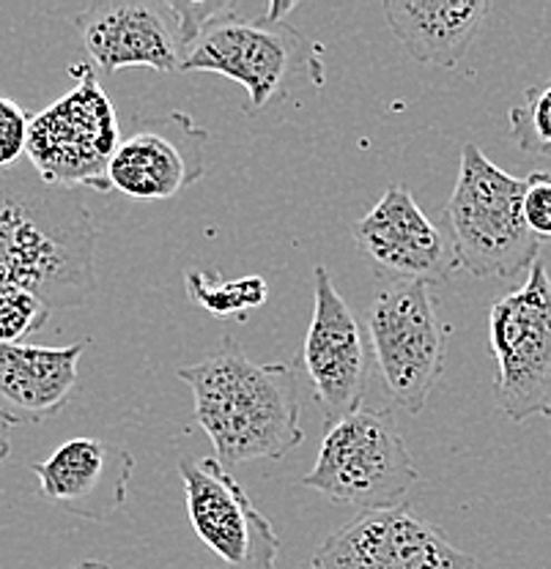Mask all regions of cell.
<instances>
[{
	"label": "cell",
	"instance_id": "1",
	"mask_svg": "<svg viewBox=\"0 0 551 569\" xmlns=\"http://www.w3.org/2000/svg\"><path fill=\"white\" fill-rule=\"evenodd\" d=\"M97 224L77 192L0 170V290L77 307L97 288Z\"/></svg>",
	"mask_w": 551,
	"mask_h": 569
},
{
	"label": "cell",
	"instance_id": "2",
	"mask_svg": "<svg viewBox=\"0 0 551 569\" xmlns=\"http://www.w3.org/2000/svg\"><path fill=\"white\" fill-rule=\"evenodd\" d=\"M193 391L195 419L223 466L283 460L302 443V406L288 365H256L225 335L204 361L176 370Z\"/></svg>",
	"mask_w": 551,
	"mask_h": 569
},
{
	"label": "cell",
	"instance_id": "3",
	"mask_svg": "<svg viewBox=\"0 0 551 569\" xmlns=\"http://www.w3.org/2000/svg\"><path fill=\"white\" fill-rule=\"evenodd\" d=\"M294 9L296 3H269L264 17L245 20L239 3H228L189 44L179 71H209L239 82L247 91V116L283 102L296 82L324 88V47L286 22Z\"/></svg>",
	"mask_w": 551,
	"mask_h": 569
},
{
	"label": "cell",
	"instance_id": "4",
	"mask_svg": "<svg viewBox=\"0 0 551 569\" xmlns=\"http://www.w3.org/2000/svg\"><path fill=\"white\" fill-rule=\"evenodd\" d=\"M524 178L496 168L483 148H461L459 176L444 206V224L455 266L478 280L511 277L538 263L541 239L532 236L521 217Z\"/></svg>",
	"mask_w": 551,
	"mask_h": 569
},
{
	"label": "cell",
	"instance_id": "5",
	"mask_svg": "<svg viewBox=\"0 0 551 569\" xmlns=\"http://www.w3.org/2000/svg\"><path fill=\"white\" fill-rule=\"evenodd\" d=\"M420 479L393 411L363 408L327 425L302 488L363 512L399 509Z\"/></svg>",
	"mask_w": 551,
	"mask_h": 569
},
{
	"label": "cell",
	"instance_id": "6",
	"mask_svg": "<svg viewBox=\"0 0 551 569\" xmlns=\"http://www.w3.org/2000/svg\"><path fill=\"white\" fill-rule=\"evenodd\" d=\"M75 88L28 123L26 157L41 183L77 192H110L108 168L121 146V123L88 63H72Z\"/></svg>",
	"mask_w": 551,
	"mask_h": 569
},
{
	"label": "cell",
	"instance_id": "7",
	"mask_svg": "<svg viewBox=\"0 0 551 569\" xmlns=\"http://www.w3.org/2000/svg\"><path fill=\"white\" fill-rule=\"evenodd\" d=\"M489 342L496 359V408L511 422L551 417V277L532 263L524 284L491 305Z\"/></svg>",
	"mask_w": 551,
	"mask_h": 569
},
{
	"label": "cell",
	"instance_id": "8",
	"mask_svg": "<svg viewBox=\"0 0 551 569\" xmlns=\"http://www.w3.org/2000/svg\"><path fill=\"white\" fill-rule=\"evenodd\" d=\"M367 337L395 406L417 417L444 372L447 329L431 284L401 282L378 290L367 312Z\"/></svg>",
	"mask_w": 551,
	"mask_h": 569
},
{
	"label": "cell",
	"instance_id": "9",
	"mask_svg": "<svg viewBox=\"0 0 551 569\" xmlns=\"http://www.w3.org/2000/svg\"><path fill=\"white\" fill-rule=\"evenodd\" d=\"M189 526L228 569H275L281 537L217 458L179 460Z\"/></svg>",
	"mask_w": 551,
	"mask_h": 569
},
{
	"label": "cell",
	"instance_id": "10",
	"mask_svg": "<svg viewBox=\"0 0 551 569\" xmlns=\"http://www.w3.org/2000/svg\"><path fill=\"white\" fill-rule=\"evenodd\" d=\"M352 236L384 288L401 282L440 284L459 269L447 233L425 217L404 183L384 189L378 203L352 224Z\"/></svg>",
	"mask_w": 551,
	"mask_h": 569
},
{
	"label": "cell",
	"instance_id": "11",
	"mask_svg": "<svg viewBox=\"0 0 551 569\" xmlns=\"http://www.w3.org/2000/svg\"><path fill=\"white\" fill-rule=\"evenodd\" d=\"M313 569H478V559L429 520L399 507L363 512L329 533L313 556Z\"/></svg>",
	"mask_w": 551,
	"mask_h": 569
},
{
	"label": "cell",
	"instance_id": "12",
	"mask_svg": "<svg viewBox=\"0 0 551 569\" xmlns=\"http://www.w3.org/2000/svg\"><path fill=\"white\" fill-rule=\"evenodd\" d=\"M209 132L189 112L146 118L121 138L108 168L110 189L135 203L170 200L198 183L206 173Z\"/></svg>",
	"mask_w": 551,
	"mask_h": 569
},
{
	"label": "cell",
	"instance_id": "13",
	"mask_svg": "<svg viewBox=\"0 0 551 569\" xmlns=\"http://www.w3.org/2000/svg\"><path fill=\"white\" fill-rule=\"evenodd\" d=\"M302 367L327 425L363 406L365 342L352 307L337 293L327 266L313 269V318L302 346Z\"/></svg>",
	"mask_w": 551,
	"mask_h": 569
},
{
	"label": "cell",
	"instance_id": "14",
	"mask_svg": "<svg viewBox=\"0 0 551 569\" xmlns=\"http://www.w3.org/2000/svg\"><path fill=\"white\" fill-rule=\"evenodd\" d=\"M75 28L91 61L108 74L121 69L168 74L181 67V28L168 0H99L77 14Z\"/></svg>",
	"mask_w": 551,
	"mask_h": 569
},
{
	"label": "cell",
	"instance_id": "15",
	"mask_svg": "<svg viewBox=\"0 0 551 569\" xmlns=\"http://www.w3.org/2000/svg\"><path fill=\"white\" fill-rule=\"evenodd\" d=\"M41 493L82 520L102 523L127 503L135 458L99 438H72L47 460L33 462Z\"/></svg>",
	"mask_w": 551,
	"mask_h": 569
},
{
	"label": "cell",
	"instance_id": "16",
	"mask_svg": "<svg viewBox=\"0 0 551 569\" xmlns=\"http://www.w3.org/2000/svg\"><path fill=\"white\" fill-rule=\"evenodd\" d=\"M88 340L63 348L0 346V419L37 425L58 417L80 387V359Z\"/></svg>",
	"mask_w": 551,
	"mask_h": 569
},
{
	"label": "cell",
	"instance_id": "17",
	"mask_svg": "<svg viewBox=\"0 0 551 569\" xmlns=\"http://www.w3.org/2000/svg\"><path fill=\"white\" fill-rule=\"evenodd\" d=\"M491 3L485 0H387L384 17L409 56L425 67L455 69L470 50Z\"/></svg>",
	"mask_w": 551,
	"mask_h": 569
},
{
	"label": "cell",
	"instance_id": "18",
	"mask_svg": "<svg viewBox=\"0 0 551 569\" xmlns=\"http://www.w3.org/2000/svg\"><path fill=\"white\" fill-rule=\"evenodd\" d=\"M187 296L211 316H242V312L258 310L269 296L264 277H239V280H223L220 274L209 271H187Z\"/></svg>",
	"mask_w": 551,
	"mask_h": 569
},
{
	"label": "cell",
	"instance_id": "19",
	"mask_svg": "<svg viewBox=\"0 0 551 569\" xmlns=\"http://www.w3.org/2000/svg\"><path fill=\"white\" fill-rule=\"evenodd\" d=\"M511 132L527 157L551 159V77L541 86L527 88L524 102L511 110Z\"/></svg>",
	"mask_w": 551,
	"mask_h": 569
},
{
	"label": "cell",
	"instance_id": "20",
	"mask_svg": "<svg viewBox=\"0 0 551 569\" xmlns=\"http://www.w3.org/2000/svg\"><path fill=\"white\" fill-rule=\"evenodd\" d=\"M50 318V305L22 288L0 290V346H20Z\"/></svg>",
	"mask_w": 551,
	"mask_h": 569
},
{
	"label": "cell",
	"instance_id": "21",
	"mask_svg": "<svg viewBox=\"0 0 551 569\" xmlns=\"http://www.w3.org/2000/svg\"><path fill=\"white\" fill-rule=\"evenodd\" d=\"M28 112L14 99L0 97V170H9L26 157L28 148Z\"/></svg>",
	"mask_w": 551,
	"mask_h": 569
},
{
	"label": "cell",
	"instance_id": "22",
	"mask_svg": "<svg viewBox=\"0 0 551 569\" xmlns=\"http://www.w3.org/2000/svg\"><path fill=\"white\" fill-rule=\"evenodd\" d=\"M521 217L538 239H551V173L535 170L524 178Z\"/></svg>",
	"mask_w": 551,
	"mask_h": 569
},
{
	"label": "cell",
	"instance_id": "23",
	"mask_svg": "<svg viewBox=\"0 0 551 569\" xmlns=\"http://www.w3.org/2000/svg\"><path fill=\"white\" fill-rule=\"evenodd\" d=\"M9 432H11V427L6 425L3 419H0V462L9 458V452H11V438H9Z\"/></svg>",
	"mask_w": 551,
	"mask_h": 569
},
{
	"label": "cell",
	"instance_id": "24",
	"mask_svg": "<svg viewBox=\"0 0 551 569\" xmlns=\"http://www.w3.org/2000/svg\"><path fill=\"white\" fill-rule=\"evenodd\" d=\"M69 569H112L110 565H105V561H80V565H75V567H69Z\"/></svg>",
	"mask_w": 551,
	"mask_h": 569
}]
</instances>
